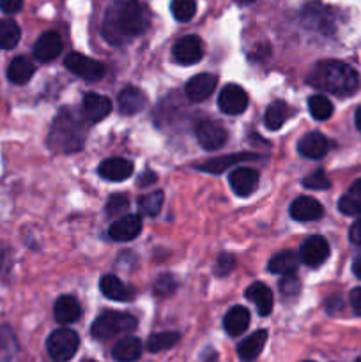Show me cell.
<instances>
[{
    "mask_svg": "<svg viewBox=\"0 0 361 362\" xmlns=\"http://www.w3.org/2000/svg\"><path fill=\"white\" fill-rule=\"evenodd\" d=\"M149 27V13L138 0H112L103 20L101 34L110 45H122Z\"/></svg>",
    "mask_w": 361,
    "mask_h": 362,
    "instance_id": "1",
    "label": "cell"
},
{
    "mask_svg": "<svg viewBox=\"0 0 361 362\" xmlns=\"http://www.w3.org/2000/svg\"><path fill=\"white\" fill-rule=\"evenodd\" d=\"M308 85L317 90L347 98L361 87L360 74L342 60H321L314 66L306 78Z\"/></svg>",
    "mask_w": 361,
    "mask_h": 362,
    "instance_id": "2",
    "label": "cell"
},
{
    "mask_svg": "<svg viewBox=\"0 0 361 362\" xmlns=\"http://www.w3.org/2000/svg\"><path fill=\"white\" fill-rule=\"evenodd\" d=\"M87 131L88 122L81 113L73 112L71 108H62L50 127V148L64 152V154H74L84 148Z\"/></svg>",
    "mask_w": 361,
    "mask_h": 362,
    "instance_id": "3",
    "label": "cell"
},
{
    "mask_svg": "<svg viewBox=\"0 0 361 362\" xmlns=\"http://www.w3.org/2000/svg\"><path fill=\"white\" fill-rule=\"evenodd\" d=\"M137 318L120 311H106L99 315L91 327V334L99 341H106L119 334H127L137 329Z\"/></svg>",
    "mask_w": 361,
    "mask_h": 362,
    "instance_id": "4",
    "label": "cell"
},
{
    "mask_svg": "<svg viewBox=\"0 0 361 362\" xmlns=\"http://www.w3.org/2000/svg\"><path fill=\"white\" fill-rule=\"evenodd\" d=\"M80 346V338L71 329H57L46 339V350L53 362H67L74 357Z\"/></svg>",
    "mask_w": 361,
    "mask_h": 362,
    "instance_id": "5",
    "label": "cell"
},
{
    "mask_svg": "<svg viewBox=\"0 0 361 362\" xmlns=\"http://www.w3.org/2000/svg\"><path fill=\"white\" fill-rule=\"evenodd\" d=\"M64 66L73 74L80 76L81 80L98 81L105 76V66L101 62H98V60L91 59L87 55H81L78 52L67 53L66 60H64Z\"/></svg>",
    "mask_w": 361,
    "mask_h": 362,
    "instance_id": "6",
    "label": "cell"
},
{
    "mask_svg": "<svg viewBox=\"0 0 361 362\" xmlns=\"http://www.w3.org/2000/svg\"><path fill=\"white\" fill-rule=\"evenodd\" d=\"M195 134H197L200 147L205 148V151H218V148H222L227 144V136H229L225 127L218 120L212 119L198 120L197 127H195Z\"/></svg>",
    "mask_w": 361,
    "mask_h": 362,
    "instance_id": "7",
    "label": "cell"
},
{
    "mask_svg": "<svg viewBox=\"0 0 361 362\" xmlns=\"http://www.w3.org/2000/svg\"><path fill=\"white\" fill-rule=\"evenodd\" d=\"M299 262L308 267H319L324 264L329 257V244L324 237L314 235L308 237L299 247Z\"/></svg>",
    "mask_w": 361,
    "mask_h": 362,
    "instance_id": "8",
    "label": "cell"
},
{
    "mask_svg": "<svg viewBox=\"0 0 361 362\" xmlns=\"http://www.w3.org/2000/svg\"><path fill=\"white\" fill-rule=\"evenodd\" d=\"M172 53L176 62L183 64V66H193V64L200 62L202 55H204V46L197 35H184V37L177 39Z\"/></svg>",
    "mask_w": 361,
    "mask_h": 362,
    "instance_id": "9",
    "label": "cell"
},
{
    "mask_svg": "<svg viewBox=\"0 0 361 362\" xmlns=\"http://www.w3.org/2000/svg\"><path fill=\"white\" fill-rule=\"evenodd\" d=\"M218 106L227 115H239L248 108V94L239 85H227L218 95Z\"/></svg>",
    "mask_w": 361,
    "mask_h": 362,
    "instance_id": "10",
    "label": "cell"
},
{
    "mask_svg": "<svg viewBox=\"0 0 361 362\" xmlns=\"http://www.w3.org/2000/svg\"><path fill=\"white\" fill-rule=\"evenodd\" d=\"M110 112H112V103L108 98L96 94V92L85 94L84 103H81V115L88 124L101 122L103 119L110 115Z\"/></svg>",
    "mask_w": 361,
    "mask_h": 362,
    "instance_id": "11",
    "label": "cell"
},
{
    "mask_svg": "<svg viewBox=\"0 0 361 362\" xmlns=\"http://www.w3.org/2000/svg\"><path fill=\"white\" fill-rule=\"evenodd\" d=\"M229 182L237 197L246 198L250 197L251 193H255V189L258 187V172L253 168L241 166V168L234 170V172L230 173Z\"/></svg>",
    "mask_w": 361,
    "mask_h": 362,
    "instance_id": "12",
    "label": "cell"
},
{
    "mask_svg": "<svg viewBox=\"0 0 361 362\" xmlns=\"http://www.w3.org/2000/svg\"><path fill=\"white\" fill-rule=\"evenodd\" d=\"M99 288H101L103 296L110 300H117V303H130L134 299V288L127 283L120 281L117 276L106 274L103 276L99 281Z\"/></svg>",
    "mask_w": 361,
    "mask_h": 362,
    "instance_id": "13",
    "label": "cell"
},
{
    "mask_svg": "<svg viewBox=\"0 0 361 362\" xmlns=\"http://www.w3.org/2000/svg\"><path fill=\"white\" fill-rule=\"evenodd\" d=\"M142 232V219L137 214H127L119 218L108 228V235L117 243H127L140 235Z\"/></svg>",
    "mask_w": 361,
    "mask_h": 362,
    "instance_id": "14",
    "label": "cell"
},
{
    "mask_svg": "<svg viewBox=\"0 0 361 362\" xmlns=\"http://www.w3.org/2000/svg\"><path fill=\"white\" fill-rule=\"evenodd\" d=\"M62 53V39L57 32H45L34 45V57L39 62H52Z\"/></svg>",
    "mask_w": 361,
    "mask_h": 362,
    "instance_id": "15",
    "label": "cell"
},
{
    "mask_svg": "<svg viewBox=\"0 0 361 362\" xmlns=\"http://www.w3.org/2000/svg\"><path fill=\"white\" fill-rule=\"evenodd\" d=\"M216 81L218 80H216L214 74H209V73L197 74V76H193L190 81H188L184 92H186L190 101L193 103L205 101V99L214 92Z\"/></svg>",
    "mask_w": 361,
    "mask_h": 362,
    "instance_id": "16",
    "label": "cell"
},
{
    "mask_svg": "<svg viewBox=\"0 0 361 362\" xmlns=\"http://www.w3.org/2000/svg\"><path fill=\"white\" fill-rule=\"evenodd\" d=\"M99 175L110 182H120L133 175V163L122 158H110L99 165Z\"/></svg>",
    "mask_w": 361,
    "mask_h": 362,
    "instance_id": "17",
    "label": "cell"
},
{
    "mask_svg": "<svg viewBox=\"0 0 361 362\" xmlns=\"http://www.w3.org/2000/svg\"><path fill=\"white\" fill-rule=\"evenodd\" d=\"M324 214V207L311 197H299L290 205V216L296 221H317Z\"/></svg>",
    "mask_w": 361,
    "mask_h": 362,
    "instance_id": "18",
    "label": "cell"
},
{
    "mask_svg": "<svg viewBox=\"0 0 361 362\" xmlns=\"http://www.w3.org/2000/svg\"><path fill=\"white\" fill-rule=\"evenodd\" d=\"M328 148H329L328 138H326L322 133H317V131L304 134V136L297 141V152H299L303 158H308V159L324 158Z\"/></svg>",
    "mask_w": 361,
    "mask_h": 362,
    "instance_id": "19",
    "label": "cell"
},
{
    "mask_svg": "<svg viewBox=\"0 0 361 362\" xmlns=\"http://www.w3.org/2000/svg\"><path fill=\"white\" fill-rule=\"evenodd\" d=\"M117 103H119V108L124 115H137L147 106V95L137 87H124L119 92Z\"/></svg>",
    "mask_w": 361,
    "mask_h": 362,
    "instance_id": "20",
    "label": "cell"
},
{
    "mask_svg": "<svg viewBox=\"0 0 361 362\" xmlns=\"http://www.w3.org/2000/svg\"><path fill=\"white\" fill-rule=\"evenodd\" d=\"M265 341H268V331L260 329V331L248 336V338L237 346V356H239V359L243 362L255 361L258 356H260L262 350H264Z\"/></svg>",
    "mask_w": 361,
    "mask_h": 362,
    "instance_id": "21",
    "label": "cell"
},
{
    "mask_svg": "<svg viewBox=\"0 0 361 362\" xmlns=\"http://www.w3.org/2000/svg\"><path fill=\"white\" fill-rule=\"evenodd\" d=\"M246 299L251 300V303L257 306V311L260 317H268L273 311V304H275V299H273V293L264 283H253L246 288Z\"/></svg>",
    "mask_w": 361,
    "mask_h": 362,
    "instance_id": "22",
    "label": "cell"
},
{
    "mask_svg": "<svg viewBox=\"0 0 361 362\" xmlns=\"http://www.w3.org/2000/svg\"><path fill=\"white\" fill-rule=\"evenodd\" d=\"M53 315H55V320L59 324L67 325L73 324L80 318L81 308L78 304V300L71 296H62L57 299L55 306H53Z\"/></svg>",
    "mask_w": 361,
    "mask_h": 362,
    "instance_id": "23",
    "label": "cell"
},
{
    "mask_svg": "<svg viewBox=\"0 0 361 362\" xmlns=\"http://www.w3.org/2000/svg\"><path fill=\"white\" fill-rule=\"evenodd\" d=\"M223 325L230 336H241L250 325V311L243 306L230 308L223 318Z\"/></svg>",
    "mask_w": 361,
    "mask_h": 362,
    "instance_id": "24",
    "label": "cell"
},
{
    "mask_svg": "<svg viewBox=\"0 0 361 362\" xmlns=\"http://www.w3.org/2000/svg\"><path fill=\"white\" fill-rule=\"evenodd\" d=\"M299 267V255H296L294 251H280L275 257H271L269 260L268 269L271 274L285 276V274H294L296 269Z\"/></svg>",
    "mask_w": 361,
    "mask_h": 362,
    "instance_id": "25",
    "label": "cell"
},
{
    "mask_svg": "<svg viewBox=\"0 0 361 362\" xmlns=\"http://www.w3.org/2000/svg\"><path fill=\"white\" fill-rule=\"evenodd\" d=\"M34 64L27 57H16L11 60L9 67H7V80L14 85H23L34 76Z\"/></svg>",
    "mask_w": 361,
    "mask_h": 362,
    "instance_id": "26",
    "label": "cell"
},
{
    "mask_svg": "<svg viewBox=\"0 0 361 362\" xmlns=\"http://www.w3.org/2000/svg\"><path fill=\"white\" fill-rule=\"evenodd\" d=\"M113 359L117 362H134L140 359L142 356V341L138 338H124L113 346L112 350Z\"/></svg>",
    "mask_w": 361,
    "mask_h": 362,
    "instance_id": "27",
    "label": "cell"
},
{
    "mask_svg": "<svg viewBox=\"0 0 361 362\" xmlns=\"http://www.w3.org/2000/svg\"><path fill=\"white\" fill-rule=\"evenodd\" d=\"M250 159H255L253 154H234V156H223V158H214L209 159V161L200 163L197 166V170H202V172L207 173H223L230 166L237 165L241 161H250Z\"/></svg>",
    "mask_w": 361,
    "mask_h": 362,
    "instance_id": "28",
    "label": "cell"
},
{
    "mask_svg": "<svg viewBox=\"0 0 361 362\" xmlns=\"http://www.w3.org/2000/svg\"><path fill=\"white\" fill-rule=\"evenodd\" d=\"M338 211L343 216H360L361 214V179H357L347 193L340 198Z\"/></svg>",
    "mask_w": 361,
    "mask_h": 362,
    "instance_id": "29",
    "label": "cell"
},
{
    "mask_svg": "<svg viewBox=\"0 0 361 362\" xmlns=\"http://www.w3.org/2000/svg\"><path fill=\"white\" fill-rule=\"evenodd\" d=\"M290 117V108L285 101H273L271 105L265 108L264 113V124L268 129L276 131L285 124V120Z\"/></svg>",
    "mask_w": 361,
    "mask_h": 362,
    "instance_id": "30",
    "label": "cell"
},
{
    "mask_svg": "<svg viewBox=\"0 0 361 362\" xmlns=\"http://www.w3.org/2000/svg\"><path fill=\"white\" fill-rule=\"evenodd\" d=\"M21 30L16 21L2 18L0 20V49H13L20 42Z\"/></svg>",
    "mask_w": 361,
    "mask_h": 362,
    "instance_id": "31",
    "label": "cell"
},
{
    "mask_svg": "<svg viewBox=\"0 0 361 362\" xmlns=\"http://www.w3.org/2000/svg\"><path fill=\"white\" fill-rule=\"evenodd\" d=\"M18 352V341L13 329L9 325H4L0 329V362H13Z\"/></svg>",
    "mask_w": 361,
    "mask_h": 362,
    "instance_id": "32",
    "label": "cell"
},
{
    "mask_svg": "<svg viewBox=\"0 0 361 362\" xmlns=\"http://www.w3.org/2000/svg\"><path fill=\"white\" fill-rule=\"evenodd\" d=\"M179 332H158V334H152L147 339V350L152 354L163 352V350H168L172 346H176L179 343Z\"/></svg>",
    "mask_w": 361,
    "mask_h": 362,
    "instance_id": "33",
    "label": "cell"
},
{
    "mask_svg": "<svg viewBox=\"0 0 361 362\" xmlns=\"http://www.w3.org/2000/svg\"><path fill=\"white\" fill-rule=\"evenodd\" d=\"M308 110L315 120H328L333 115V103L326 95H311L308 99Z\"/></svg>",
    "mask_w": 361,
    "mask_h": 362,
    "instance_id": "34",
    "label": "cell"
},
{
    "mask_svg": "<svg viewBox=\"0 0 361 362\" xmlns=\"http://www.w3.org/2000/svg\"><path fill=\"white\" fill-rule=\"evenodd\" d=\"M138 207L140 212L145 216H156L159 214L163 207V193L161 191H154V193L144 194V197L138 200Z\"/></svg>",
    "mask_w": 361,
    "mask_h": 362,
    "instance_id": "35",
    "label": "cell"
},
{
    "mask_svg": "<svg viewBox=\"0 0 361 362\" xmlns=\"http://www.w3.org/2000/svg\"><path fill=\"white\" fill-rule=\"evenodd\" d=\"M170 9L177 21H190L197 13V0H172Z\"/></svg>",
    "mask_w": 361,
    "mask_h": 362,
    "instance_id": "36",
    "label": "cell"
},
{
    "mask_svg": "<svg viewBox=\"0 0 361 362\" xmlns=\"http://www.w3.org/2000/svg\"><path fill=\"white\" fill-rule=\"evenodd\" d=\"M127 207H130V200H127L124 194L115 193L108 198V202H106V214L112 216V218L122 216L124 212L127 211Z\"/></svg>",
    "mask_w": 361,
    "mask_h": 362,
    "instance_id": "37",
    "label": "cell"
},
{
    "mask_svg": "<svg viewBox=\"0 0 361 362\" xmlns=\"http://www.w3.org/2000/svg\"><path fill=\"white\" fill-rule=\"evenodd\" d=\"M303 186L308 187V189L321 191V189H328V187L331 186V180L328 179V175H326L322 170H319V172H314L311 175H308L306 179L303 180Z\"/></svg>",
    "mask_w": 361,
    "mask_h": 362,
    "instance_id": "38",
    "label": "cell"
},
{
    "mask_svg": "<svg viewBox=\"0 0 361 362\" xmlns=\"http://www.w3.org/2000/svg\"><path fill=\"white\" fill-rule=\"evenodd\" d=\"M299 288L301 283L294 274H285L283 279H280V292H282V296L292 297L299 292Z\"/></svg>",
    "mask_w": 361,
    "mask_h": 362,
    "instance_id": "39",
    "label": "cell"
},
{
    "mask_svg": "<svg viewBox=\"0 0 361 362\" xmlns=\"http://www.w3.org/2000/svg\"><path fill=\"white\" fill-rule=\"evenodd\" d=\"M236 269V258L230 253H222L216 262V274L218 276H229L230 272Z\"/></svg>",
    "mask_w": 361,
    "mask_h": 362,
    "instance_id": "40",
    "label": "cell"
},
{
    "mask_svg": "<svg viewBox=\"0 0 361 362\" xmlns=\"http://www.w3.org/2000/svg\"><path fill=\"white\" fill-rule=\"evenodd\" d=\"M176 288L177 281L173 279V276H161L154 285V290L158 296H170V293L176 292Z\"/></svg>",
    "mask_w": 361,
    "mask_h": 362,
    "instance_id": "41",
    "label": "cell"
},
{
    "mask_svg": "<svg viewBox=\"0 0 361 362\" xmlns=\"http://www.w3.org/2000/svg\"><path fill=\"white\" fill-rule=\"evenodd\" d=\"M23 7V0H0V11L6 14H14Z\"/></svg>",
    "mask_w": 361,
    "mask_h": 362,
    "instance_id": "42",
    "label": "cell"
},
{
    "mask_svg": "<svg viewBox=\"0 0 361 362\" xmlns=\"http://www.w3.org/2000/svg\"><path fill=\"white\" fill-rule=\"evenodd\" d=\"M349 237H350V243L361 246V218H357V221L353 223V226H350L349 230Z\"/></svg>",
    "mask_w": 361,
    "mask_h": 362,
    "instance_id": "43",
    "label": "cell"
},
{
    "mask_svg": "<svg viewBox=\"0 0 361 362\" xmlns=\"http://www.w3.org/2000/svg\"><path fill=\"white\" fill-rule=\"evenodd\" d=\"M349 299H350V306H353L354 313L361 317V288H354L353 292H350Z\"/></svg>",
    "mask_w": 361,
    "mask_h": 362,
    "instance_id": "44",
    "label": "cell"
},
{
    "mask_svg": "<svg viewBox=\"0 0 361 362\" xmlns=\"http://www.w3.org/2000/svg\"><path fill=\"white\" fill-rule=\"evenodd\" d=\"M156 182V173L152 172H145L142 173L140 179H138V186H149V184H154Z\"/></svg>",
    "mask_w": 361,
    "mask_h": 362,
    "instance_id": "45",
    "label": "cell"
},
{
    "mask_svg": "<svg viewBox=\"0 0 361 362\" xmlns=\"http://www.w3.org/2000/svg\"><path fill=\"white\" fill-rule=\"evenodd\" d=\"M353 272H354V276H356V278L361 279V255L356 258V260H354V264H353Z\"/></svg>",
    "mask_w": 361,
    "mask_h": 362,
    "instance_id": "46",
    "label": "cell"
},
{
    "mask_svg": "<svg viewBox=\"0 0 361 362\" xmlns=\"http://www.w3.org/2000/svg\"><path fill=\"white\" fill-rule=\"evenodd\" d=\"M354 120H356L357 131H360V133H361V106L356 110V117H354Z\"/></svg>",
    "mask_w": 361,
    "mask_h": 362,
    "instance_id": "47",
    "label": "cell"
},
{
    "mask_svg": "<svg viewBox=\"0 0 361 362\" xmlns=\"http://www.w3.org/2000/svg\"><path fill=\"white\" fill-rule=\"evenodd\" d=\"M234 2H237L239 6H250V4L257 2V0H234Z\"/></svg>",
    "mask_w": 361,
    "mask_h": 362,
    "instance_id": "48",
    "label": "cell"
},
{
    "mask_svg": "<svg viewBox=\"0 0 361 362\" xmlns=\"http://www.w3.org/2000/svg\"><path fill=\"white\" fill-rule=\"evenodd\" d=\"M356 362H361V357H360V359H357V361H356Z\"/></svg>",
    "mask_w": 361,
    "mask_h": 362,
    "instance_id": "49",
    "label": "cell"
},
{
    "mask_svg": "<svg viewBox=\"0 0 361 362\" xmlns=\"http://www.w3.org/2000/svg\"><path fill=\"white\" fill-rule=\"evenodd\" d=\"M306 362H314V361H306Z\"/></svg>",
    "mask_w": 361,
    "mask_h": 362,
    "instance_id": "50",
    "label": "cell"
},
{
    "mask_svg": "<svg viewBox=\"0 0 361 362\" xmlns=\"http://www.w3.org/2000/svg\"><path fill=\"white\" fill-rule=\"evenodd\" d=\"M88 362H94V361H88Z\"/></svg>",
    "mask_w": 361,
    "mask_h": 362,
    "instance_id": "51",
    "label": "cell"
}]
</instances>
